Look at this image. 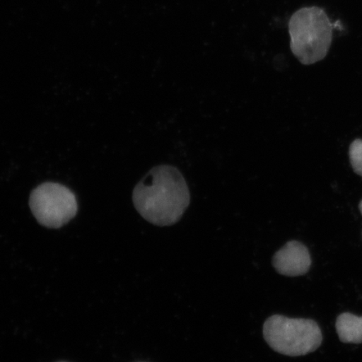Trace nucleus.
<instances>
[{
  "label": "nucleus",
  "instance_id": "1",
  "mask_svg": "<svg viewBox=\"0 0 362 362\" xmlns=\"http://www.w3.org/2000/svg\"><path fill=\"white\" fill-rule=\"evenodd\" d=\"M133 202L148 223L167 226L181 219L191 202V194L180 171L163 165L153 167L136 185Z\"/></svg>",
  "mask_w": 362,
  "mask_h": 362
},
{
  "label": "nucleus",
  "instance_id": "2",
  "mask_svg": "<svg viewBox=\"0 0 362 362\" xmlns=\"http://www.w3.org/2000/svg\"><path fill=\"white\" fill-rule=\"evenodd\" d=\"M291 49L298 61L312 65L327 57L332 42V25L323 10L305 7L298 10L288 22Z\"/></svg>",
  "mask_w": 362,
  "mask_h": 362
},
{
  "label": "nucleus",
  "instance_id": "3",
  "mask_svg": "<svg viewBox=\"0 0 362 362\" xmlns=\"http://www.w3.org/2000/svg\"><path fill=\"white\" fill-rule=\"evenodd\" d=\"M262 334L272 349L288 356L314 352L323 341L322 332L315 320L280 315H272L265 321Z\"/></svg>",
  "mask_w": 362,
  "mask_h": 362
},
{
  "label": "nucleus",
  "instance_id": "4",
  "mask_svg": "<svg viewBox=\"0 0 362 362\" xmlns=\"http://www.w3.org/2000/svg\"><path fill=\"white\" fill-rule=\"evenodd\" d=\"M30 207L35 219L48 228H60L78 214L74 192L61 184L45 182L33 189Z\"/></svg>",
  "mask_w": 362,
  "mask_h": 362
},
{
  "label": "nucleus",
  "instance_id": "5",
  "mask_svg": "<svg viewBox=\"0 0 362 362\" xmlns=\"http://www.w3.org/2000/svg\"><path fill=\"white\" fill-rule=\"evenodd\" d=\"M272 264L279 274L287 277H298L309 272L311 257L304 244L291 241L275 253Z\"/></svg>",
  "mask_w": 362,
  "mask_h": 362
},
{
  "label": "nucleus",
  "instance_id": "6",
  "mask_svg": "<svg viewBox=\"0 0 362 362\" xmlns=\"http://www.w3.org/2000/svg\"><path fill=\"white\" fill-rule=\"evenodd\" d=\"M337 332L343 343H362V316L343 313L337 317Z\"/></svg>",
  "mask_w": 362,
  "mask_h": 362
},
{
  "label": "nucleus",
  "instance_id": "7",
  "mask_svg": "<svg viewBox=\"0 0 362 362\" xmlns=\"http://www.w3.org/2000/svg\"><path fill=\"white\" fill-rule=\"evenodd\" d=\"M349 156L353 170L362 177V140L356 139L349 149Z\"/></svg>",
  "mask_w": 362,
  "mask_h": 362
},
{
  "label": "nucleus",
  "instance_id": "8",
  "mask_svg": "<svg viewBox=\"0 0 362 362\" xmlns=\"http://www.w3.org/2000/svg\"><path fill=\"white\" fill-rule=\"evenodd\" d=\"M359 209H360L361 214L362 215V201L360 202Z\"/></svg>",
  "mask_w": 362,
  "mask_h": 362
}]
</instances>
